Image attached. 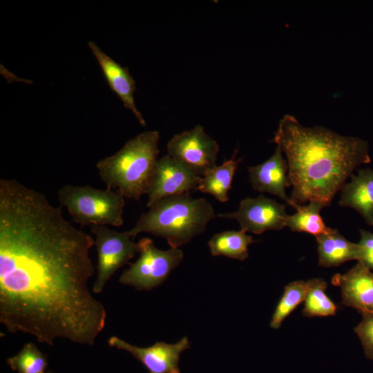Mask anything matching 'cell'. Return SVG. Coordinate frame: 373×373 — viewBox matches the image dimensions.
<instances>
[{
	"instance_id": "1",
	"label": "cell",
	"mask_w": 373,
	"mask_h": 373,
	"mask_svg": "<svg viewBox=\"0 0 373 373\" xmlns=\"http://www.w3.org/2000/svg\"><path fill=\"white\" fill-rule=\"evenodd\" d=\"M61 207L22 184L1 192L0 323L50 346H92L107 317L88 287L95 240Z\"/></svg>"
},
{
	"instance_id": "2",
	"label": "cell",
	"mask_w": 373,
	"mask_h": 373,
	"mask_svg": "<svg viewBox=\"0 0 373 373\" xmlns=\"http://www.w3.org/2000/svg\"><path fill=\"white\" fill-rule=\"evenodd\" d=\"M272 142L286 156L292 207L307 201L329 205L354 170L371 162L367 142L323 126H304L289 114L280 119Z\"/></svg>"
},
{
	"instance_id": "3",
	"label": "cell",
	"mask_w": 373,
	"mask_h": 373,
	"mask_svg": "<svg viewBox=\"0 0 373 373\" xmlns=\"http://www.w3.org/2000/svg\"><path fill=\"white\" fill-rule=\"evenodd\" d=\"M216 216L208 200L185 193L155 202L140 216L129 233L133 238L140 233H149L165 238L171 248H179L203 233Z\"/></svg>"
},
{
	"instance_id": "4",
	"label": "cell",
	"mask_w": 373,
	"mask_h": 373,
	"mask_svg": "<svg viewBox=\"0 0 373 373\" xmlns=\"http://www.w3.org/2000/svg\"><path fill=\"white\" fill-rule=\"evenodd\" d=\"M159 140L157 131H144L100 160L96 168L106 188L135 200L146 194L158 160Z\"/></svg>"
},
{
	"instance_id": "5",
	"label": "cell",
	"mask_w": 373,
	"mask_h": 373,
	"mask_svg": "<svg viewBox=\"0 0 373 373\" xmlns=\"http://www.w3.org/2000/svg\"><path fill=\"white\" fill-rule=\"evenodd\" d=\"M57 198L80 225L121 227L124 223L125 197L117 190L67 184L58 190Z\"/></svg>"
},
{
	"instance_id": "6",
	"label": "cell",
	"mask_w": 373,
	"mask_h": 373,
	"mask_svg": "<svg viewBox=\"0 0 373 373\" xmlns=\"http://www.w3.org/2000/svg\"><path fill=\"white\" fill-rule=\"evenodd\" d=\"M139 258L121 274L119 282L137 290H151L166 280L184 257L179 248L157 249L153 241L143 238L137 242Z\"/></svg>"
},
{
	"instance_id": "7",
	"label": "cell",
	"mask_w": 373,
	"mask_h": 373,
	"mask_svg": "<svg viewBox=\"0 0 373 373\" xmlns=\"http://www.w3.org/2000/svg\"><path fill=\"white\" fill-rule=\"evenodd\" d=\"M90 231L95 236L94 245L97 254L93 291L99 294L116 271L128 264L138 253V246L129 231L119 232L103 225H92Z\"/></svg>"
},
{
	"instance_id": "8",
	"label": "cell",
	"mask_w": 373,
	"mask_h": 373,
	"mask_svg": "<svg viewBox=\"0 0 373 373\" xmlns=\"http://www.w3.org/2000/svg\"><path fill=\"white\" fill-rule=\"evenodd\" d=\"M166 148L169 155L188 165L200 176L217 166L219 145L201 125L173 135Z\"/></svg>"
},
{
	"instance_id": "9",
	"label": "cell",
	"mask_w": 373,
	"mask_h": 373,
	"mask_svg": "<svg viewBox=\"0 0 373 373\" xmlns=\"http://www.w3.org/2000/svg\"><path fill=\"white\" fill-rule=\"evenodd\" d=\"M202 176L168 154L157 160L147 191V207L159 200L196 189Z\"/></svg>"
},
{
	"instance_id": "10",
	"label": "cell",
	"mask_w": 373,
	"mask_h": 373,
	"mask_svg": "<svg viewBox=\"0 0 373 373\" xmlns=\"http://www.w3.org/2000/svg\"><path fill=\"white\" fill-rule=\"evenodd\" d=\"M285 209V205L260 195L241 200L236 211L218 214L217 216L236 220L240 230L260 234L267 230H280L286 227L288 215Z\"/></svg>"
},
{
	"instance_id": "11",
	"label": "cell",
	"mask_w": 373,
	"mask_h": 373,
	"mask_svg": "<svg viewBox=\"0 0 373 373\" xmlns=\"http://www.w3.org/2000/svg\"><path fill=\"white\" fill-rule=\"evenodd\" d=\"M110 346L131 354L140 361L149 373H180L178 367L181 353L190 347L186 336L173 344L157 342L154 345L141 347L113 336L108 340Z\"/></svg>"
},
{
	"instance_id": "12",
	"label": "cell",
	"mask_w": 373,
	"mask_h": 373,
	"mask_svg": "<svg viewBox=\"0 0 373 373\" xmlns=\"http://www.w3.org/2000/svg\"><path fill=\"white\" fill-rule=\"evenodd\" d=\"M332 283L340 287L343 305L361 314L373 313V272L361 262L343 274H335Z\"/></svg>"
},
{
	"instance_id": "13",
	"label": "cell",
	"mask_w": 373,
	"mask_h": 373,
	"mask_svg": "<svg viewBox=\"0 0 373 373\" xmlns=\"http://www.w3.org/2000/svg\"><path fill=\"white\" fill-rule=\"evenodd\" d=\"M88 45L97 61L110 88L119 97L124 106L130 110L140 124L144 126L146 122L135 104V82L128 68L122 66L113 60L94 42L89 41Z\"/></svg>"
},
{
	"instance_id": "14",
	"label": "cell",
	"mask_w": 373,
	"mask_h": 373,
	"mask_svg": "<svg viewBox=\"0 0 373 373\" xmlns=\"http://www.w3.org/2000/svg\"><path fill=\"white\" fill-rule=\"evenodd\" d=\"M249 181L253 189L280 198L289 204L285 189L291 186L288 166L280 146H276L273 155L262 164L249 166Z\"/></svg>"
},
{
	"instance_id": "15",
	"label": "cell",
	"mask_w": 373,
	"mask_h": 373,
	"mask_svg": "<svg viewBox=\"0 0 373 373\" xmlns=\"http://www.w3.org/2000/svg\"><path fill=\"white\" fill-rule=\"evenodd\" d=\"M341 189L339 204L357 211L373 226V169H361Z\"/></svg>"
},
{
	"instance_id": "16",
	"label": "cell",
	"mask_w": 373,
	"mask_h": 373,
	"mask_svg": "<svg viewBox=\"0 0 373 373\" xmlns=\"http://www.w3.org/2000/svg\"><path fill=\"white\" fill-rule=\"evenodd\" d=\"M318 265L324 267L338 266L347 261L357 260L358 246L343 237L337 229L316 236Z\"/></svg>"
},
{
	"instance_id": "17",
	"label": "cell",
	"mask_w": 373,
	"mask_h": 373,
	"mask_svg": "<svg viewBox=\"0 0 373 373\" xmlns=\"http://www.w3.org/2000/svg\"><path fill=\"white\" fill-rule=\"evenodd\" d=\"M235 152L231 159L224 161L221 165L216 166L202 178L195 190L213 195L221 202L229 200L228 192L238 164L242 159L236 157Z\"/></svg>"
},
{
	"instance_id": "18",
	"label": "cell",
	"mask_w": 373,
	"mask_h": 373,
	"mask_svg": "<svg viewBox=\"0 0 373 373\" xmlns=\"http://www.w3.org/2000/svg\"><path fill=\"white\" fill-rule=\"evenodd\" d=\"M254 242L252 236L245 231L231 230L213 235L209 240L208 246L213 256H224L244 260L249 256V245Z\"/></svg>"
},
{
	"instance_id": "19",
	"label": "cell",
	"mask_w": 373,
	"mask_h": 373,
	"mask_svg": "<svg viewBox=\"0 0 373 373\" xmlns=\"http://www.w3.org/2000/svg\"><path fill=\"white\" fill-rule=\"evenodd\" d=\"M325 207L317 202H310L306 205L293 207L296 212L289 216L286 220V227L292 231L305 232L316 236L326 233L332 229L327 227L320 215L321 210Z\"/></svg>"
},
{
	"instance_id": "20",
	"label": "cell",
	"mask_w": 373,
	"mask_h": 373,
	"mask_svg": "<svg viewBox=\"0 0 373 373\" xmlns=\"http://www.w3.org/2000/svg\"><path fill=\"white\" fill-rule=\"evenodd\" d=\"M309 289L304 300L303 314L307 317L334 316L338 306L325 293L327 285L322 278L308 280Z\"/></svg>"
},
{
	"instance_id": "21",
	"label": "cell",
	"mask_w": 373,
	"mask_h": 373,
	"mask_svg": "<svg viewBox=\"0 0 373 373\" xmlns=\"http://www.w3.org/2000/svg\"><path fill=\"white\" fill-rule=\"evenodd\" d=\"M309 289V282L296 280L285 287L284 292L272 315L270 327L278 329L283 321L305 300Z\"/></svg>"
},
{
	"instance_id": "22",
	"label": "cell",
	"mask_w": 373,
	"mask_h": 373,
	"mask_svg": "<svg viewBox=\"0 0 373 373\" xmlns=\"http://www.w3.org/2000/svg\"><path fill=\"white\" fill-rule=\"evenodd\" d=\"M7 363L18 373H46L47 356L32 343L29 342L15 356L9 357Z\"/></svg>"
},
{
	"instance_id": "23",
	"label": "cell",
	"mask_w": 373,
	"mask_h": 373,
	"mask_svg": "<svg viewBox=\"0 0 373 373\" xmlns=\"http://www.w3.org/2000/svg\"><path fill=\"white\" fill-rule=\"evenodd\" d=\"M366 358L373 360V313L362 314V320L354 328Z\"/></svg>"
},
{
	"instance_id": "24",
	"label": "cell",
	"mask_w": 373,
	"mask_h": 373,
	"mask_svg": "<svg viewBox=\"0 0 373 373\" xmlns=\"http://www.w3.org/2000/svg\"><path fill=\"white\" fill-rule=\"evenodd\" d=\"M360 233L357 260L373 272V233L360 229Z\"/></svg>"
},
{
	"instance_id": "25",
	"label": "cell",
	"mask_w": 373,
	"mask_h": 373,
	"mask_svg": "<svg viewBox=\"0 0 373 373\" xmlns=\"http://www.w3.org/2000/svg\"><path fill=\"white\" fill-rule=\"evenodd\" d=\"M46 373H52V372H46Z\"/></svg>"
}]
</instances>
